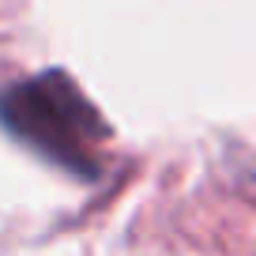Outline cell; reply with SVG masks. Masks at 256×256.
Segmentation results:
<instances>
[{
  "mask_svg": "<svg viewBox=\"0 0 256 256\" xmlns=\"http://www.w3.org/2000/svg\"><path fill=\"white\" fill-rule=\"evenodd\" d=\"M0 124L64 170L94 177L110 128L64 72H42L0 90Z\"/></svg>",
  "mask_w": 256,
  "mask_h": 256,
  "instance_id": "1",
  "label": "cell"
}]
</instances>
